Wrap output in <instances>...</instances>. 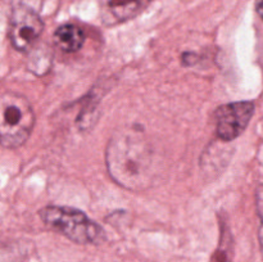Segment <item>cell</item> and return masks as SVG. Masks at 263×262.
I'll return each instance as SVG.
<instances>
[{"label": "cell", "mask_w": 263, "mask_h": 262, "mask_svg": "<svg viewBox=\"0 0 263 262\" xmlns=\"http://www.w3.org/2000/svg\"><path fill=\"white\" fill-rule=\"evenodd\" d=\"M31 58L28 61V67H30L31 71L33 72L37 76H43L46 72L50 69L51 66V58H53V54H51L50 48H36L35 50L31 49Z\"/></svg>", "instance_id": "obj_9"}, {"label": "cell", "mask_w": 263, "mask_h": 262, "mask_svg": "<svg viewBox=\"0 0 263 262\" xmlns=\"http://www.w3.org/2000/svg\"><path fill=\"white\" fill-rule=\"evenodd\" d=\"M254 115V104L249 100L223 104L216 109V134L222 141H233L248 127Z\"/></svg>", "instance_id": "obj_5"}, {"label": "cell", "mask_w": 263, "mask_h": 262, "mask_svg": "<svg viewBox=\"0 0 263 262\" xmlns=\"http://www.w3.org/2000/svg\"><path fill=\"white\" fill-rule=\"evenodd\" d=\"M105 161L109 176L133 192L149 189L162 172L161 157L140 131L121 130L113 134L108 141Z\"/></svg>", "instance_id": "obj_1"}, {"label": "cell", "mask_w": 263, "mask_h": 262, "mask_svg": "<svg viewBox=\"0 0 263 262\" xmlns=\"http://www.w3.org/2000/svg\"><path fill=\"white\" fill-rule=\"evenodd\" d=\"M256 207L257 215L259 218V228H258V241L261 247V252L263 256V184L259 185L256 190Z\"/></svg>", "instance_id": "obj_10"}, {"label": "cell", "mask_w": 263, "mask_h": 262, "mask_svg": "<svg viewBox=\"0 0 263 262\" xmlns=\"http://www.w3.org/2000/svg\"><path fill=\"white\" fill-rule=\"evenodd\" d=\"M256 10L263 20V0H256Z\"/></svg>", "instance_id": "obj_11"}, {"label": "cell", "mask_w": 263, "mask_h": 262, "mask_svg": "<svg viewBox=\"0 0 263 262\" xmlns=\"http://www.w3.org/2000/svg\"><path fill=\"white\" fill-rule=\"evenodd\" d=\"M86 35L81 27L72 23L59 26L54 32V43L66 53H76L84 46Z\"/></svg>", "instance_id": "obj_7"}, {"label": "cell", "mask_w": 263, "mask_h": 262, "mask_svg": "<svg viewBox=\"0 0 263 262\" xmlns=\"http://www.w3.org/2000/svg\"><path fill=\"white\" fill-rule=\"evenodd\" d=\"M35 112L30 100L17 92L0 95V144L18 148L30 138L35 126Z\"/></svg>", "instance_id": "obj_3"}, {"label": "cell", "mask_w": 263, "mask_h": 262, "mask_svg": "<svg viewBox=\"0 0 263 262\" xmlns=\"http://www.w3.org/2000/svg\"><path fill=\"white\" fill-rule=\"evenodd\" d=\"M220 241H218L215 253L212 254L211 262H233V235H231L230 228H229L228 222L223 220V217L220 222Z\"/></svg>", "instance_id": "obj_8"}, {"label": "cell", "mask_w": 263, "mask_h": 262, "mask_svg": "<svg viewBox=\"0 0 263 262\" xmlns=\"http://www.w3.org/2000/svg\"><path fill=\"white\" fill-rule=\"evenodd\" d=\"M44 23L40 15L26 5H18L13 9L9 20V40L20 51H30L41 36Z\"/></svg>", "instance_id": "obj_4"}, {"label": "cell", "mask_w": 263, "mask_h": 262, "mask_svg": "<svg viewBox=\"0 0 263 262\" xmlns=\"http://www.w3.org/2000/svg\"><path fill=\"white\" fill-rule=\"evenodd\" d=\"M39 216L46 226L77 244L98 246L105 239L102 226L76 208L66 205H46L40 210Z\"/></svg>", "instance_id": "obj_2"}, {"label": "cell", "mask_w": 263, "mask_h": 262, "mask_svg": "<svg viewBox=\"0 0 263 262\" xmlns=\"http://www.w3.org/2000/svg\"><path fill=\"white\" fill-rule=\"evenodd\" d=\"M152 0H100V18L105 26H117L138 17Z\"/></svg>", "instance_id": "obj_6"}]
</instances>
